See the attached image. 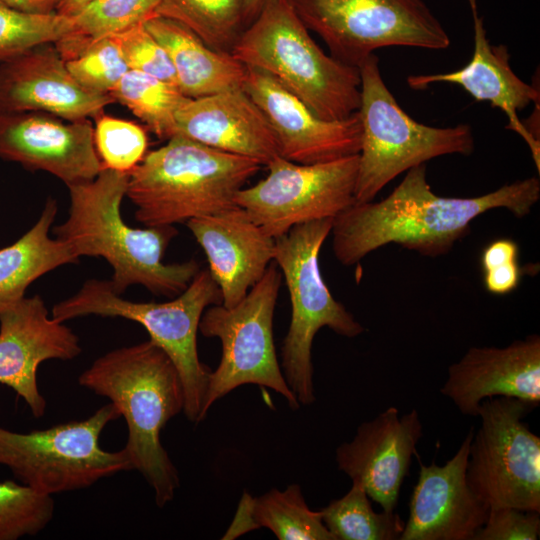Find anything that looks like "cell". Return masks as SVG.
Returning a JSON list of instances; mask_svg holds the SVG:
<instances>
[{"label": "cell", "mask_w": 540, "mask_h": 540, "mask_svg": "<svg viewBox=\"0 0 540 540\" xmlns=\"http://www.w3.org/2000/svg\"><path fill=\"white\" fill-rule=\"evenodd\" d=\"M540 199L536 176L476 197H443L427 181L426 163L406 171L384 199L354 203L333 218L332 249L345 266L390 243L421 255L447 254L483 213L505 208L518 218L529 215Z\"/></svg>", "instance_id": "obj_1"}, {"label": "cell", "mask_w": 540, "mask_h": 540, "mask_svg": "<svg viewBox=\"0 0 540 540\" xmlns=\"http://www.w3.org/2000/svg\"><path fill=\"white\" fill-rule=\"evenodd\" d=\"M129 174L102 168L91 181L67 186V219L53 228L55 238L66 243L80 259L102 257L112 267L110 284L122 295L132 285H142L154 295L174 297L186 289L199 272V263L163 262L165 251L178 231L173 225L134 228L122 218Z\"/></svg>", "instance_id": "obj_2"}, {"label": "cell", "mask_w": 540, "mask_h": 540, "mask_svg": "<svg viewBox=\"0 0 540 540\" xmlns=\"http://www.w3.org/2000/svg\"><path fill=\"white\" fill-rule=\"evenodd\" d=\"M80 386L106 397L127 424L123 447L131 463L164 507L180 485L178 471L160 441L167 422L184 410L179 372L169 356L150 339L97 358L78 377Z\"/></svg>", "instance_id": "obj_3"}, {"label": "cell", "mask_w": 540, "mask_h": 540, "mask_svg": "<svg viewBox=\"0 0 540 540\" xmlns=\"http://www.w3.org/2000/svg\"><path fill=\"white\" fill-rule=\"evenodd\" d=\"M261 166L174 135L129 173L126 196L146 227L186 223L235 206L236 194Z\"/></svg>", "instance_id": "obj_4"}, {"label": "cell", "mask_w": 540, "mask_h": 540, "mask_svg": "<svg viewBox=\"0 0 540 540\" xmlns=\"http://www.w3.org/2000/svg\"><path fill=\"white\" fill-rule=\"evenodd\" d=\"M231 54L270 74L322 119L343 120L359 109V68L326 54L288 0H269Z\"/></svg>", "instance_id": "obj_5"}, {"label": "cell", "mask_w": 540, "mask_h": 540, "mask_svg": "<svg viewBox=\"0 0 540 540\" xmlns=\"http://www.w3.org/2000/svg\"><path fill=\"white\" fill-rule=\"evenodd\" d=\"M215 304H221L220 289L209 270H199L186 289L167 302L130 301L116 293L109 280L89 279L77 293L53 306L52 317L65 322L96 315L139 323L176 366L184 388L183 412L189 421L199 423L205 418L212 370L199 359L197 332L204 311Z\"/></svg>", "instance_id": "obj_6"}, {"label": "cell", "mask_w": 540, "mask_h": 540, "mask_svg": "<svg viewBox=\"0 0 540 540\" xmlns=\"http://www.w3.org/2000/svg\"><path fill=\"white\" fill-rule=\"evenodd\" d=\"M358 68L362 138L355 203L374 200L391 180L430 159L473 153L475 140L470 125L428 126L415 121L401 108L381 76L375 53Z\"/></svg>", "instance_id": "obj_7"}, {"label": "cell", "mask_w": 540, "mask_h": 540, "mask_svg": "<svg viewBox=\"0 0 540 540\" xmlns=\"http://www.w3.org/2000/svg\"><path fill=\"white\" fill-rule=\"evenodd\" d=\"M332 218L299 224L275 239L273 262L290 296L291 321L281 348V370L299 404L314 402L312 344L316 333L328 327L354 338L365 331L337 301L325 283L319 254L331 233Z\"/></svg>", "instance_id": "obj_8"}, {"label": "cell", "mask_w": 540, "mask_h": 540, "mask_svg": "<svg viewBox=\"0 0 540 540\" xmlns=\"http://www.w3.org/2000/svg\"><path fill=\"white\" fill-rule=\"evenodd\" d=\"M120 413L110 402L80 421L16 432L0 426V465L32 490L53 496L86 489L99 480L132 470L122 448L100 446L104 428Z\"/></svg>", "instance_id": "obj_9"}, {"label": "cell", "mask_w": 540, "mask_h": 540, "mask_svg": "<svg viewBox=\"0 0 540 540\" xmlns=\"http://www.w3.org/2000/svg\"><path fill=\"white\" fill-rule=\"evenodd\" d=\"M282 274L271 262L262 277L235 306L211 305L204 311L199 331L221 342L220 363L209 377L203 415L214 402L243 384H257L281 394L291 409L299 402L278 363L273 338L274 310Z\"/></svg>", "instance_id": "obj_10"}, {"label": "cell", "mask_w": 540, "mask_h": 540, "mask_svg": "<svg viewBox=\"0 0 540 540\" xmlns=\"http://www.w3.org/2000/svg\"><path fill=\"white\" fill-rule=\"evenodd\" d=\"M335 59L359 67L380 48L442 50L451 40L424 0H288Z\"/></svg>", "instance_id": "obj_11"}, {"label": "cell", "mask_w": 540, "mask_h": 540, "mask_svg": "<svg viewBox=\"0 0 540 540\" xmlns=\"http://www.w3.org/2000/svg\"><path fill=\"white\" fill-rule=\"evenodd\" d=\"M534 409L511 397L485 399L477 416L467 463V482L489 508L540 512V437L523 418Z\"/></svg>", "instance_id": "obj_12"}, {"label": "cell", "mask_w": 540, "mask_h": 540, "mask_svg": "<svg viewBox=\"0 0 540 540\" xmlns=\"http://www.w3.org/2000/svg\"><path fill=\"white\" fill-rule=\"evenodd\" d=\"M266 167L267 176L239 190L235 204L274 239L296 225L333 219L355 203L358 154L315 164L277 156Z\"/></svg>", "instance_id": "obj_13"}, {"label": "cell", "mask_w": 540, "mask_h": 540, "mask_svg": "<svg viewBox=\"0 0 540 540\" xmlns=\"http://www.w3.org/2000/svg\"><path fill=\"white\" fill-rule=\"evenodd\" d=\"M242 88L268 119L279 156L315 164L359 153L362 126L358 111L343 120L322 119L270 74L248 66Z\"/></svg>", "instance_id": "obj_14"}, {"label": "cell", "mask_w": 540, "mask_h": 540, "mask_svg": "<svg viewBox=\"0 0 540 540\" xmlns=\"http://www.w3.org/2000/svg\"><path fill=\"white\" fill-rule=\"evenodd\" d=\"M88 119L69 121L39 111L0 109V159L44 170L67 186L93 180L102 170Z\"/></svg>", "instance_id": "obj_15"}, {"label": "cell", "mask_w": 540, "mask_h": 540, "mask_svg": "<svg viewBox=\"0 0 540 540\" xmlns=\"http://www.w3.org/2000/svg\"><path fill=\"white\" fill-rule=\"evenodd\" d=\"M81 351L78 336L49 316L39 295L25 296L0 313V384L22 398L35 418L47 408L37 381L40 364L69 361Z\"/></svg>", "instance_id": "obj_16"}, {"label": "cell", "mask_w": 540, "mask_h": 540, "mask_svg": "<svg viewBox=\"0 0 540 540\" xmlns=\"http://www.w3.org/2000/svg\"><path fill=\"white\" fill-rule=\"evenodd\" d=\"M422 436L416 409L400 416L396 407H388L361 423L352 441L338 446V468L351 480L359 481L383 511L394 512Z\"/></svg>", "instance_id": "obj_17"}, {"label": "cell", "mask_w": 540, "mask_h": 540, "mask_svg": "<svg viewBox=\"0 0 540 540\" xmlns=\"http://www.w3.org/2000/svg\"><path fill=\"white\" fill-rule=\"evenodd\" d=\"M474 427L454 456L443 465L420 462L400 540H473L484 524L488 505L467 482L466 470Z\"/></svg>", "instance_id": "obj_18"}, {"label": "cell", "mask_w": 540, "mask_h": 540, "mask_svg": "<svg viewBox=\"0 0 540 540\" xmlns=\"http://www.w3.org/2000/svg\"><path fill=\"white\" fill-rule=\"evenodd\" d=\"M440 392L463 414L477 417L493 397L540 404V336L532 334L505 347H471L448 367Z\"/></svg>", "instance_id": "obj_19"}, {"label": "cell", "mask_w": 540, "mask_h": 540, "mask_svg": "<svg viewBox=\"0 0 540 540\" xmlns=\"http://www.w3.org/2000/svg\"><path fill=\"white\" fill-rule=\"evenodd\" d=\"M115 102L83 88L55 45L33 48L0 63V109L39 111L69 121L96 117Z\"/></svg>", "instance_id": "obj_20"}, {"label": "cell", "mask_w": 540, "mask_h": 540, "mask_svg": "<svg viewBox=\"0 0 540 540\" xmlns=\"http://www.w3.org/2000/svg\"><path fill=\"white\" fill-rule=\"evenodd\" d=\"M473 21L474 48L470 61L448 73L410 75L407 84L415 90L429 85L448 83L460 86L479 102H489L508 119V128L527 143L538 172L540 171V141L523 124L518 111L530 104H539V89L523 81L512 70L506 45H492L487 37L477 0H467Z\"/></svg>", "instance_id": "obj_21"}, {"label": "cell", "mask_w": 540, "mask_h": 540, "mask_svg": "<svg viewBox=\"0 0 540 540\" xmlns=\"http://www.w3.org/2000/svg\"><path fill=\"white\" fill-rule=\"evenodd\" d=\"M186 225L207 257L221 304L235 306L273 262L275 239L237 205L193 218Z\"/></svg>", "instance_id": "obj_22"}, {"label": "cell", "mask_w": 540, "mask_h": 540, "mask_svg": "<svg viewBox=\"0 0 540 540\" xmlns=\"http://www.w3.org/2000/svg\"><path fill=\"white\" fill-rule=\"evenodd\" d=\"M175 135L251 158L262 166L279 156L268 119L242 87L189 98L176 113Z\"/></svg>", "instance_id": "obj_23"}, {"label": "cell", "mask_w": 540, "mask_h": 540, "mask_svg": "<svg viewBox=\"0 0 540 540\" xmlns=\"http://www.w3.org/2000/svg\"><path fill=\"white\" fill-rule=\"evenodd\" d=\"M163 46L174 66L179 90L188 98H200L241 88L246 66L231 53L207 46L182 24L159 15L144 22Z\"/></svg>", "instance_id": "obj_24"}, {"label": "cell", "mask_w": 540, "mask_h": 540, "mask_svg": "<svg viewBox=\"0 0 540 540\" xmlns=\"http://www.w3.org/2000/svg\"><path fill=\"white\" fill-rule=\"evenodd\" d=\"M57 202L48 198L37 222L13 244L0 249V313L25 297L42 275L79 258L63 241L49 236Z\"/></svg>", "instance_id": "obj_25"}, {"label": "cell", "mask_w": 540, "mask_h": 540, "mask_svg": "<svg viewBox=\"0 0 540 540\" xmlns=\"http://www.w3.org/2000/svg\"><path fill=\"white\" fill-rule=\"evenodd\" d=\"M261 527L280 540H335L320 511L308 507L297 484L283 491L272 489L257 498L244 493L223 539H234Z\"/></svg>", "instance_id": "obj_26"}, {"label": "cell", "mask_w": 540, "mask_h": 540, "mask_svg": "<svg viewBox=\"0 0 540 540\" xmlns=\"http://www.w3.org/2000/svg\"><path fill=\"white\" fill-rule=\"evenodd\" d=\"M156 14L172 19L210 48L231 53L245 30L244 0H161Z\"/></svg>", "instance_id": "obj_27"}, {"label": "cell", "mask_w": 540, "mask_h": 540, "mask_svg": "<svg viewBox=\"0 0 540 540\" xmlns=\"http://www.w3.org/2000/svg\"><path fill=\"white\" fill-rule=\"evenodd\" d=\"M126 106L159 138L176 134V113L189 99L177 86L129 69L109 94Z\"/></svg>", "instance_id": "obj_28"}, {"label": "cell", "mask_w": 540, "mask_h": 540, "mask_svg": "<svg viewBox=\"0 0 540 540\" xmlns=\"http://www.w3.org/2000/svg\"><path fill=\"white\" fill-rule=\"evenodd\" d=\"M369 496L359 481L350 490L320 510L322 521L335 540L399 539L405 522L394 512L373 510Z\"/></svg>", "instance_id": "obj_29"}, {"label": "cell", "mask_w": 540, "mask_h": 540, "mask_svg": "<svg viewBox=\"0 0 540 540\" xmlns=\"http://www.w3.org/2000/svg\"><path fill=\"white\" fill-rule=\"evenodd\" d=\"M161 0H94L72 16L75 33L58 43L65 58H71L90 42L124 32L157 15Z\"/></svg>", "instance_id": "obj_30"}, {"label": "cell", "mask_w": 540, "mask_h": 540, "mask_svg": "<svg viewBox=\"0 0 540 540\" xmlns=\"http://www.w3.org/2000/svg\"><path fill=\"white\" fill-rule=\"evenodd\" d=\"M75 33L71 17L25 13L0 2V63Z\"/></svg>", "instance_id": "obj_31"}, {"label": "cell", "mask_w": 540, "mask_h": 540, "mask_svg": "<svg viewBox=\"0 0 540 540\" xmlns=\"http://www.w3.org/2000/svg\"><path fill=\"white\" fill-rule=\"evenodd\" d=\"M55 502L14 480L0 482V540L35 536L52 521Z\"/></svg>", "instance_id": "obj_32"}, {"label": "cell", "mask_w": 540, "mask_h": 540, "mask_svg": "<svg viewBox=\"0 0 540 540\" xmlns=\"http://www.w3.org/2000/svg\"><path fill=\"white\" fill-rule=\"evenodd\" d=\"M94 120V145L102 167L129 174L147 154L145 129L104 112Z\"/></svg>", "instance_id": "obj_33"}, {"label": "cell", "mask_w": 540, "mask_h": 540, "mask_svg": "<svg viewBox=\"0 0 540 540\" xmlns=\"http://www.w3.org/2000/svg\"><path fill=\"white\" fill-rule=\"evenodd\" d=\"M65 63L83 88L97 94H110L129 70L120 46L112 36L90 42Z\"/></svg>", "instance_id": "obj_34"}, {"label": "cell", "mask_w": 540, "mask_h": 540, "mask_svg": "<svg viewBox=\"0 0 540 540\" xmlns=\"http://www.w3.org/2000/svg\"><path fill=\"white\" fill-rule=\"evenodd\" d=\"M129 69L137 70L178 87L171 59L163 46L149 33L144 23L112 35Z\"/></svg>", "instance_id": "obj_35"}, {"label": "cell", "mask_w": 540, "mask_h": 540, "mask_svg": "<svg viewBox=\"0 0 540 540\" xmlns=\"http://www.w3.org/2000/svg\"><path fill=\"white\" fill-rule=\"evenodd\" d=\"M539 536L540 512L504 506L489 508L473 540H537Z\"/></svg>", "instance_id": "obj_36"}, {"label": "cell", "mask_w": 540, "mask_h": 540, "mask_svg": "<svg viewBox=\"0 0 540 540\" xmlns=\"http://www.w3.org/2000/svg\"><path fill=\"white\" fill-rule=\"evenodd\" d=\"M483 274L484 286L489 293L505 295L518 287L522 269L518 261H513L485 271Z\"/></svg>", "instance_id": "obj_37"}, {"label": "cell", "mask_w": 540, "mask_h": 540, "mask_svg": "<svg viewBox=\"0 0 540 540\" xmlns=\"http://www.w3.org/2000/svg\"><path fill=\"white\" fill-rule=\"evenodd\" d=\"M519 246L509 238H500L489 243L480 258L482 271H488L500 265L518 261Z\"/></svg>", "instance_id": "obj_38"}, {"label": "cell", "mask_w": 540, "mask_h": 540, "mask_svg": "<svg viewBox=\"0 0 540 540\" xmlns=\"http://www.w3.org/2000/svg\"><path fill=\"white\" fill-rule=\"evenodd\" d=\"M0 2L16 10L31 14H53L62 0H0Z\"/></svg>", "instance_id": "obj_39"}, {"label": "cell", "mask_w": 540, "mask_h": 540, "mask_svg": "<svg viewBox=\"0 0 540 540\" xmlns=\"http://www.w3.org/2000/svg\"><path fill=\"white\" fill-rule=\"evenodd\" d=\"M93 1L94 0H62L57 9V13L63 16L72 17Z\"/></svg>", "instance_id": "obj_40"}, {"label": "cell", "mask_w": 540, "mask_h": 540, "mask_svg": "<svg viewBox=\"0 0 540 540\" xmlns=\"http://www.w3.org/2000/svg\"><path fill=\"white\" fill-rule=\"evenodd\" d=\"M269 0H244V20L245 26H249Z\"/></svg>", "instance_id": "obj_41"}]
</instances>
